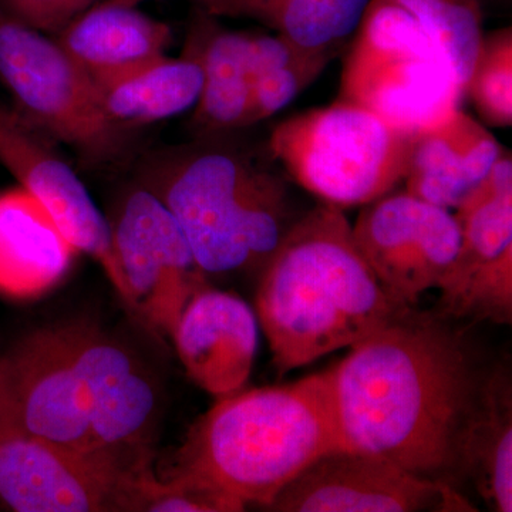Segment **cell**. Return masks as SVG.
I'll return each mask as SVG.
<instances>
[{
	"mask_svg": "<svg viewBox=\"0 0 512 512\" xmlns=\"http://www.w3.org/2000/svg\"><path fill=\"white\" fill-rule=\"evenodd\" d=\"M343 448L446 481L478 379L461 339L413 309L332 366Z\"/></svg>",
	"mask_w": 512,
	"mask_h": 512,
	"instance_id": "6da1fadb",
	"label": "cell"
},
{
	"mask_svg": "<svg viewBox=\"0 0 512 512\" xmlns=\"http://www.w3.org/2000/svg\"><path fill=\"white\" fill-rule=\"evenodd\" d=\"M255 301L279 375L352 348L413 309L384 291L343 210L329 204L293 222L262 266Z\"/></svg>",
	"mask_w": 512,
	"mask_h": 512,
	"instance_id": "7a4b0ae2",
	"label": "cell"
},
{
	"mask_svg": "<svg viewBox=\"0 0 512 512\" xmlns=\"http://www.w3.org/2000/svg\"><path fill=\"white\" fill-rule=\"evenodd\" d=\"M343 448L332 367L221 397L195 421L164 477L187 476L268 508L313 461Z\"/></svg>",
	"mask_w": 512,
	"mask_h": 512,
	"instance_id": "3957f363",
	"label": "cell"
},
{
	"mask_svg": "<svg viewBox=\"0 0 512 512\" xmlns=\"http://www.w3.org/2000/svg\"><path fill=\"white\" fill-rule=\"evenodd\" d=\"M153 191L208 276L262 268L295 222L284 181L232 151H192Z\"/></svg>",
	"mask_w": 512,
	"mask_h": 512,
	"instance_id": "277c9868",
	"label": "cell"
},
{
	"mask_svg": "<svg viewBox=\"0 0 512 512\" xmlns=\"http://www.w3.org/2000/svg\"><path fill=\"white\" fill-rule=\"evenodd\" d=\"M464 87L443 50L394 0H370L343 62L339 100L410 136L461 110Z\"/></svg>",
	"mask_w": 512,
	"mask_h": 512,
	"instance_id": "5b68a950",
	"label": "cell"
},
{
	"mask_svg": "<svg viewBox=\"0 0 512 512\" xmlns=\"http://www.w3.org/2000/svg\"><path fill=\"white\" fill-rule=\"evenodd\" d=\"M413 137L339 100L275 127L269 150L306 191L333 207H365L406 178Z\"/></svg>",
	"mask_w": 512,
	"mask_h": 512,
	"instance_id": "8992f818",
	"label": "cell"
},
{
	"mask_svg": "<svg viewBox=\"0 0 512 512\" xmlns=\"http://www.w3.org/2000/svg\"><path fill=\"white\" fill-rule=\"evenodd\" d=\"M0 80L18 113L47 136L82 156L106 161L119 154L124 130L101 109L92 77L56 39L29 28L0 8Z\"/></svg>",
	"mask_w": 512,
	"mask_h": 512,
	"instance_id": "52a82bcc",
	"label": "cell"
},
{
	"mask_svg": "<svg viewBox=\"0 0 512 512\" xmlns=\"http://www.w3.org/2000/svg\"><path fill=\"white\" fill-rule=\"evenodd\" d=\"M109 222L117 292L154 332L171 338L185 306L210 286L208 275L153 190L130 192Z\"/></svg>",
	"mask_w": 512,
	"mask_h": 512,
	"instance_id": "ba28073f",
	"label": "cell"
},
{
	"mask_svg": "<svg viewBox=\"0 0 512 512\" xmlns=\"http://www.w3.org/2000/svg\"><path fill=\"white\" fill-rule=\"evenodd\" d=\"M77 339L79 325L50 326L0 355V406L37 439L94 454Z\"/></svg>",
	"mask_w": 512,
	"mask_h": 512,
	"instance_id": "9c48e42d",
	"label": "cell"
},
{
	"mask_svg": "<svg viewBox=\"0 0 512 512\" xmlns=\"http://www.w3.org/2000/svg\"><path fill=\"white\" fill-rule=\"evenodd\" d=\"M460 247L440 286L447 318L511 323L512 157L501 151L483 183L454 210Z\"/></svg>",
	"mask_w": 512,
	"mask_h": 512,
	"instance_id": "30bf717a",
	"label": "cell"
},
{
	"mask_svg": "<svg viewBox=\"0 0 512 512\" xmlns=\"http://www.w3.org/2000/svg\"><path fill=\"white\" fill-rule=\"evenodd\" d=\"M352 232L384 291L407 308L440 288L460 247L454 212L407 191L365 205Z\"/></svg>",
	"mask_w": 512,
	"mask_h": 512,
	"instance_id": "8fae6325",
	"label": "cell"
},
{
	"mask_svg": "<svg viewBox=\"0 0 512 512\" xmlns=\"http://www.w3.org/2000/svg\"><path fill=\"white\" fill-rule=\"evenodd\" d=\"M126 468L20 429L0 406V503L18 512L126 511Z\"/></svg>",
	"mask_w": 512,
	"mask_h": 512,
	"instance_id": "7c38bea8",
	"label": "cell"
},
{
	"mask_svg": "<svg viewBox=\"0 0 512 512\" xmlns=\"http://www.w3.org/2000/svg\"><path fill=\"white\" fill-rule=\"evenodd\" d=\"M276 512L476 511L447 481L417 476L392 461L362 451H330L291 481Z\"/></svg>",
	"mask_w": 512,
	"mask_h": 512,
	"instance_id": "4fadbf2b",
	"label": "cell"
},
{
	"mask_svg": "<svg viewBox=\"0 0 512 512\" xmlns=\"http://www.w3.org/2000/svg\"><path fill=\"white\" fill-rule=\"evenodd\" d=\"M77 360L93 453L126 468L150 460L160 420V396L150 370L133 350L93 325H79Z\"/></svg>",
	"mask_w": 512,
	"mask_h": 512,
	"instance_id": "5bb4252c",
	"label": "cell"
},
{
	"mask_svg": "<svg viewBox=\"0 0 512 512\" xmlns=\"http://www.w3.org/2000/svg\"><path fill=\"white\" fill-rule=\"evenodd\" d=\"M18 111L0 103V164L50 215L77 252L89 255L119 284L110 222L72 167Z\"/></svg>",
	"mask_w": 512,
	"mask_h": 512,
	"instance_id": "9a60e30c",
	"label": "cell"
},
{
	"mask_svg": "<svg viewBox=\"0 0 512 512\" xmlns=\"http://www.w3.org/2000/svg\"><path fill=\"white\" fill-rule=\"evenodd\" d=\"M258 329L256 313L244 299L207 286L185 306L171 339L192 382L221 399L247 384Z\"/></svg>",
	"mask_w": 512,
	"mask_h": 512,
	"instance_id": "2e32d148",
	"label": "cell"
},
{
	"mask_svg": "<svg viewBox=\"0 0 512 512\" xmlns=\"http://www.w3.org/2000/svg\"><path fill=\"white\" fill-rule=\"evenodd\" d=\"M501 151L491 131L458 110L440 126L413 137L404 191L454 211L483 183Z\"/></svg>",
	"mask_w": 512,
	"mask_h": 512,
	"instance_id": "e0dca14e",
	"label": "cell"
},
{
	"mask_svg": "<svg viewBox=\"0 0 512 512\" xmlns=\"http://www.w3.org/2000/svg\"><path fill=\"white\" fill-rule=\"evenodd\" d=\"M56 36L94 83L109 82L153 62L171 43L167 23L121 0H100Z\"/></svg>",
	"mask_w": 512,
	"mask_h": 512,
	"instance_id": "ac0fdd59",
	"label": "cell"
},
{
	"mask_svg": "<svg viewBox=\"0 0 512 512\" xmlns=\"http://www.w3.org/2000/svg\"><path fill=\"white\" fill-rule=\"evenodd\" d=\"M77 249L25 190L0 197V293L37 298L60 284Z\"/></svg>",
	"mask_w": 512,
	"mask_h": 512,
	"instance_id": "d6986e66",
	"label": "cell"
},
{
	"mask_svg": "<svg viewBox=\"0 0 512 512\" xmlns=\"http://www.w3.org/2000/svg\"><path fill=\"white\" fill-rule=\"evenodd\" d=\"M457 470L494 511H512V390L505 370L478 383L458 439Z\"/></svg>",
	"mask_w": 512,
	"mask_h": 512,
	"instance_id": "ffe728a7",
	"label": "cell"
},
{
	"mask_svg": "<svg viewBox=\"0 0 512 512\" xmlns=\"http://www.w3.org/2000/svg\"><path fill=\"white\" fill-rule=\"evenodd\" d=\"M96 84L104 116L126 130L170 119L197 106L202 67L194 46L188 42L183 56H161L116 79Z\"/></svg>",
	"mask_w": 512,
	"mask_h": 512,
	"instance_id": "44dd1931",
	"label": "cell"
},
{
	"mask_svg": "<svg viewBox=\"0 0 512 512\" xmlns=\"http://www.w3.org/2000/svg\"><path fill=\"white\" fill-rule=\"evenodd\" d=\"M198 12L188 39L202 67L195 126L208 134L247 127L252 87L249 33L221 28L214 16Z\"/></svg>",
	"mask_w": 512,
	"mask_h": 512,
	"instance_id": "7402d4cb",
	"label": "cell"
},
{
	"mask_svg": "<svg viewBox=\"0 0 512 512\" xmlns=\"http://www.w3.org/2000/svg\"><path fill=\"white\" fill-rule=\"evenodd\" d=\"M214 18L249 19L306 50H332L353 36L370 0H192Z\"/></svg>",
	"mask_w": 512,
	"mask_h": 512,
	"instance_id": "603a6c76",
	"label": "cell"
},
{
	"mask_svg": "<svg viewBox=\"0 0 512 512\" xmlns=\"http://www.w3.org/2000/svg\"><path fill=\"white\" fill-rule=\"evenodd\" d=\"M443 50L464 87L483 39L480 0H394Z\"/></svg>",
	"mask_w": 512,
	"mask_h": 512,
	"instance_id": "cb8c5ba5",
	"label": "cell"
},
{
	"mask_svg": "<svg viewBox=\"0 0 512 512\" xmlns=\"http://www.w3.org/2000/svg\"><path fill=\"white\" fill-rule=\"evenodd\" d=\"M245 505L211 485L187 476L157 477L151 460L134 467L128 481L127 511L238 512Z\"/></svg>",
	"mask_w": 512,
	"mask_h": 512,
	"instance_id": "d4e9b609",
	"label": "cell"
},
{
	"mask_svg": "<svg viewBox=\"0 0 512 512\" xmlns=\"http://www.w3.org/2000/svg\"><path fill=\"white\" fill-rule=\"evenodd\" d=\"M466 94L491 127L512 126V29L484 33Z\"/></svg>",
	"mask_w": 512,
	"mask_h": 512,
	"instance_id": "484cf974",
	"label": "cell"
},
{
	"mask_svg": "<svg viewBox=\"0 0 512 512\" xmlns=\"http://www.w3.org/2000/svg\"><path fill=\"white\" fill-rule=\"evenodd\" d=\"M336 52H306L295 62L264 74L252 83L247 127L274 116L291 104L326 69Z\"/></svg>",
	"mask_w": 512,
	"mask_h": 512,
	"instance_id": "4316f807",
	"label": "cell"
},
{
	"mask_svg": "<svg viewBox=\"0 0 512 512\" xmlns=\"http://www.w3.org/2000/svg\"><path fill=\"white\" fill-rule=\"evenodd\" d=\"M97 2L100 0H0V8L29 28L57 35Z\"/></svg>",
	"mask_w": 512,
	"mask_h": 512,
	"instance_id": "83f0119b",
	"label": "cell"
},
{
	"mask_svg": "<svg viewBox=\"0 0 512 512\" xmlns=\"http://www.w3.org/2000/svg\"><path fill=\"white\" fill-rule=\"evenodd\" d=\"M121 2L128 3V5L138 6V3L144 2V0H121Z\"/></svg>",
	"mask_w": 512,
	"mask_h": 512,
	"instance_id": "f1b7e54d",
	"label": "cell"
}]
</instances>
